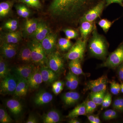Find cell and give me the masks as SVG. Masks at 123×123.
Returning a JSON list of instances; mask_svg holds the SVG:
<instances>
[{"label":"cell","mask_w":123,"mask_h":123,"mask_svg":"<svg viewBox=\"0 0 123 123\" xmlns=\"http://www.w3.org/2000/svg\"><path fill=\"white\" fill-rule=\"evenodd\" d=\"M102 0H53L49 8L51 16L60 21L72 25Z\"/></svg>","instance_id":"cell-1"},{"label":"cell","mask_w":123,"mask_h":123,"mask_svg":"<svg viewBox=\"0 0 123 123\" xmlns=\"http://www.w3.org/2000/svg\"><path fill=\"white\" fill-rule=\"evenodd\" d=\"M108 43L103 36L98 32L95 26L90 39L88 48L91 55L100 59H105L107 55Z\"/></svg>","instance_id":"cell-2"},{"label":"cell","mask_w":123,"mask_h":123,"mask_svg":"<svg viewBox=\"0 0 123 123\" xmlns=\"http://www.w3.org/2000/svg\"><path fill=\"white\" fill-rule=\"evenodd\" d=\"M27 44L31 49L33 63L39 66H47V56L41 43L31 40Z\"/></svg>","instance_id":"cell-3"},{"label":"cell","mask_w":123,"mask_h":123,"mask_svg":"<svg viewBox=\"0 0 123 123\" xmlns=\"http://www.w3.org/2000/svg\"><path fill=\"white\" fill-rule=\"evenodd\" d=\"M87 40L79 38L73 45L68 52L65 55L67 59L72 60L80 59L82 60L86 47Z\"/></svg>","instance_id":"cell-4"},{"label":"cell","mask_w":123,"mask_h":123,"mask_svg":"<svg viewBox=\"0 0 123 123\" xmlns=\"http://www.w3.org/2000/svg\"><path fill=\"white\" fill-rule=\"evenodd\" d=\"M123 63V42L101 65V67L115 68Z\"/></svg>","instance_id":"cell-5"},{"label":"cell","mask_w":123,"mask_h":123,"mask_svg":"<svg viewBox=\"0 0 123 123\" xmlns=\"http://www.w3.org/2000/svg\"><path fill=\"white\" fill-rule=\"evenodd\" d=\"M17 77L14 74L10 73L7 76L1 80L0 83V94H14L17 84Z\"/></svg>","instance_id":"cell-6"},{"label":"cell","mask_w":123,"mask_h":123,"mask_svg":"<svg viewBox=\"0 0 123 123\" xmlns=\"http://www.w3.org/2000/svg\"><path fill=\"white\" fill-rule=\"evenodd\" d=\"M47 66L59 75L64 69V61L59 52L55 50L47 56Z\"/></svg>","instance_id":"cell-7"},{"label":"cell","mask_w":123,"mask_h":123,"mask_svg":"<svg viewBox=\"0 0 123 123\" xmlns=\"http://www.w3.org/2000/svg\"><path fill=\"white\" fill-rule=\"evenodd\" d=\"M106 3L104 0H102L94 7L89 10L80 19L79 23L83 21L94 22L101 16L105 7Z\"/></svg>","instance_id":"cell-8"},{"label":"cell","mask_w":123,"mask_h":123,"mask_svg":"<svg viewBox=\"0 0 123 123\" xmlns=\"http://www.w3.org/2000/svg\"><path fill=\"white\" fill-rule=\"evenodd\" d=\"M108 80L106 75H103L94 80L89 81L87 84L86 91L90 90L91 92H98L106 91Z\"/></svg>","instance_id":"cell-9"},{"label":"cell","mask_w":123,"mask_h":123,"mask_svg":"<svg viewBox=\"0 0 123 123\" xmlns=\"http://www.w3.org/2000/svg\"><path fill=\"white\" fill-rule=\"evenodd\" d=\"M57 38V34L51 32L41 42L47 56L56 50Z\"/></svg>","instance_id":"cell-10"},{"label":"cell","mask_w":123,"mask_h":123,"mask_svg":"<svg viewBox=\"0 0 123 123\" xmlns=\"http://www.w3.org/2000/svg\"><path fill=\"white\" fill-rule=\"evenodd\" d=\"M36 68L33 64H26L15 66L12 70L16 76L27 80L34 72Z\"/></svg>","instance_id":"cell-11"},{"label":"cell","mask_w":123,"mask_h":123,"mask_svg":"<svg viewBox=\"0 0 123 123\" xmlns=\"http://www.w3.org/2000/svg\"><path fill=\"white\" fill-rule=\"evenodd\" d=\"M39 22L36 18H27L23 24L21 30L23 37L30 38L36 31Z\"/></svg>","instance_id":"cell-12"},{"label":"cell","mask_w":123,"mask_h":123,"mask_svg":"<svg viewBox=\"0 0 123 123\" xmlns=\"http://www.w3.org/2000/svg\"><path fill=\"white\" fill-rule=\"evenodd\" d=\"M51 32L50 29L47 24L43 21H39L36 31L30 38L31 40L41 43Z\"/></svg>","instance_id":"cell-13"},{"label":"cell","mask_w":123,"mask_h":123,"mask_svg":"<svg viewBox=\"0 0 123 123\" xmlns=\"http://www.w3.org/2000/svg\"><path fill=\"white\" fill-rule=\"evenodd\" d=\"M23 36L21 31H8L1 34V43L18 44L22 39Z\"/></svg>","instance_id":"cell-14"},{"label":"cell","mask_w":123,"mask_h":123,"mask_svg":"<svg viewBox=\"0 0 123 123\" xmlns=\"http://www.w3.org/2000/svg\"><path fill=\"white\" fill-rule=\"evenodd\" d=\"M18 50V44L1 43L0 53L1 56L5 59H10L16 55Z\"/></svg>","instance_id":"cell-15"},{"label":"cell","mask_w":123,"mask_h":123,"mask_svg":"<svg viewBox=\"0 0 123 123\" xmlns=\"http://www.w3.org/2000/svg\"><path fill=\"white\" fill-rule=\"evenodd\" d=\"M53 99V95L51 93L42 90L36 93L34 98V103L36 105L42 106L50 102Z\"/></svg>","instance_id":"cell-16"},{"label":"cell","mask_w":123,"mask_h":123,"mask_svg":"<svg viewBox=\"0 0 123 123\" xmlns=\"http://www.w3.org/2000/svg\"><path fill=\"white\" fill-rule=\"evenodd\" d=\"M29 88L31 90L37 89L43 81L39 68H36L34 72L27 79Z\"/></svg>","instance_id":"cell-17"},{"label":"cell","mask_w":123,"mask_h":123,"mask_svg":"<svg viewBox=\"0 0 123 123\" xmlns=\"http://www.w3.org/2000/svg\"><path fill=\"white\" fill-rule=\"evenodd\" d=\"M43 81L47 83H53L58 77L57 74L47 66H40Z\"/></svg>","instance_id":"cell-18"},{"label":"cell","mask_w":123,"mask_h":123,"mask_svg":"<svg viewBox=\"0 0 123 123\" xmlns=\"http://www.w3.org/2000/svg\"><path fill=\"white\" fill-rule=\"evenodd\" d=\"M17 84L14 95L15 97H21L25 96L29 89L27 80L17 77Z\"/></svg>","instance_id":"cell-19"},{"label":"cell","mask_w":123,"mask_h":123,"mask_svg":"<svg viewBox=\"0 0 123 123\" xmlns=\"http://www.w3.org/2000/svg\"><path fill=\"white\" fill-rule=\"evenodd\" d=\"M80 23L79 31L81 38L84 40H87L88 36L96 26L95 23L88 21L82 22Z\"/></svg>","instance_id":"cell-20"},{"label":"cell","mask_w":123,"mask_h":123,"mask_svg":"<svg viewBox=\"0 0 123 123\" xmlns=\"http://www.w3.org/2000/svg\"><path fill=\"white\" fill-rule=\"evenodd\" d=\"M60 114L56 110L49 111L42 117V120L44 123H56L61 121Z\"/></svg>","instance_id":"cell-21"},{"label":"cell","mask_w":123,"mask_h":123,"mask_svg":"<svg viewBox=\"0 0 123 123\" xmlns=\"http://www.w3.org/2000/svg\"><path fill=\"white\" fill-rule=\"evenodd\" d=\"M80 98V95L77 92L69 91L62 95V99L64 103L70 106L76 103Z\"/></svg>","instance_id":"cell-22"},{"label":"cell","mask_w":123,"mask_h":123,"mask_svg":"<svg viewBox=\"0 0 123 123\" xmlns=\"http://www.w3.org/2000/svg\"><path fill=\"white\" fill-rule=\"evenodd\" d=\"M6 105L11 113L15 115L20 114L22 111V105L17 99H8L6 101Z\"/></svg>","instance_id":"cell-23"},{"label":"cell","mask_w":123,"mask_h":123,"mask_svg":"<svg viewBox=\"0 0 123 123\" xmlns=\"http://www.w3.org/2000/svg\"><path fill=\"white\" fill-rule=\"evenodd\" d=\"M18 56L20 61L25 63H30L31 62H32L31 51L27 44L21 48L18 52Z\"/></svg>","instance_id":"cell-24"},{"label":"cell","mask_w":123,"mask_h":123,"mask_svg":"<svg viewBox=\"0 0 123 123\" xmlns=\"http://www.w3.org/2000/svg\"><path fill=\"white\" fill-rule=\"evenodd\" d=\"M86 115V102H84L77 106L70 111L66 117L70 119L76 118L80 116L85 115Z\"/></svg>","instance_id":"cell-25"},{"label":"cell","mask_w":123,"mask_h":123,"mask_svg":"<svg viewBox=\"0 0 123 123\" xmlns=\"http://www.w3.org/2000/svg\"><path fill=\"white\" fill-rule=\"evenodd\" d=\"M81 60L80 59L70 60L68 64V66L70 71L74 74L78 76L85 75L82 68L81 62Z\"/></svg>","instance_id":"cell-26"},{"label":"cell","mask_w":123,"mask_h":123,"mask_svg":"<svg viewBox=\"0 0 123 123\" xmlns=\"http://www.w3.org/2000/svg\"><path fill=\"white\" fill-rule=\"evenodd\" d=\"M14 2L13 1L7 0L0 3V17L4 18L9 15L12 8Z\"/></svg>","instance_id":"cell-27"},{"label":"cell","mask_w":123,"mask_h":123,"mask_svg":"<svg viewBox=\"0 0 123 123\" xmlns=\"http://www.w3.org/2000/svg\"><path fill=\"white\" fill-rule=\"evenodd\" d=\"M4 58L1 56L0 57V78L1 80L4 78L10 73L8 65Z\"/></svg>","instance_id":"cell-28"},{"label":"cell","mask_w":123,"mask_h":123,"mask_svg":"<svg viewBox=\"0 0 123 123\" xmlns=\"http://www.w3.org/2000/svg\"><path fill=\"white\" fill-rule=\"evenodd\" d=\"M106 91L98 92H91L90 95L91 99L98 106L102 105L106 94Z\"/></svg>","instance_id":"cell-29"},{"label":"cell","mask_w":123,"mask_h":123,"mask_svg":"<svg viewBox=\"0 0 123 123\" xmlns=\"http://www.w3.org/2000/svg\"><path fill=\"white\" fill-rule=\"evenodd\" d=\"M57 42L58 47L62 51L69 50L73 46L72 43L70 40L67 38H60Z\"/></svg>","instance_id":"cell-30"},{"label":"cell","mask_w":123,"mask_h":123,"mask_svg":"<svg viewBox=\"0 0 123 123\" xmlns=\"http://www.w3.org/2000/svg\"><path fill=\"white\" fill-rule=\"evenodd\" d=\"M18 1L27 7L36 9H39L42 8V4L39 0H18Z\"/></svg>","instance_id":"cell-31"},{"label":"cell","mask_w":123,"mask_h":123,"mask_svg":"<svg viewBox=\"0 0 123 123\" xmlns=\"http://www.w3.org/2000/svg\"><path fill=\"white\" fill-rule=\"evenodd\" d=\"M114 22H111L106 18L99 20L98 22V25L103 30L105 33H107Z\"/></svg>","instance_id":"cell-32"},{"label":"cell","mask_w":123,"mask_h":123,"mask_svg":"<svg viewBox=\"0 0 123 123\" xmlns=\"http://www.w3.org/2000/svg\"><path fill=\"white\" fill-rule=\"evenodd\" d=\"M66 38L69 39H76L79 36V34L77 31L70 28H66L63 30Z\"/></svg>","instance_id":"cell-33"},{"label":"cell","mask_w":123,"mask_h":123,"mask_svg":"<svg viewBox=\"0 0 123 123\" xmlns=\"http://www.w3.org/2000/svg\"><path fill=\"white\" fill-rule=\"evenodd\" d=\"M13 120L5 109L2 108L0 109V123H10Z\"/></svg>","instance_id":"cell-34"},{"label":"cell","mask_w":123,"mask_h":123,"mask_svg":"<svg viewBox=\"0 0 123 123\" xmlns=\"http://www.w3.org/2000/svg\"><path fill=\"white\" fill-rule=\"evenodd\" d=\"M118 116V114L115 110H108L104 112L103 118L105 120H109L116 118Z\"/></svg>","instance_id":"cell-35"},{"label":"cell","mask_w":123,"mask_h":123,"mask_svg":"<svg viewBox=\"0 0 123 123\" xmlns=\"http://www.w3.org/2000/svg\"><path fill=\"white\" fill-rule=\"evenodd\" d=\"M97 105L92 100H88L86 102V115L91 114L97 108Z\"/></svg>","instance_id":"cell-36"},{"label":"cell","mask_w":123,"mask_h":123,"mask_svg":"<svg viewBox=\"0 0 123 123\" xmlns=\"http://www.w3.org/2000/svg\"><path fill=\"white\" fill-rule=\"evenodd\" d=\"M112 102V95L109 92H107L105 95L104 98L103 102L102 103L101 110L109 107Z\"/></svg>","instance_id":"cell-37"},{"label":"cell","mask_w":123,"mask_h":123,"mask_svg":"<svg viewBox=\"0 0 123 123\" xmlns=\"http://www.w3.org/2000/svg\"><path fill=\"white\" fill-rule=\"evenodd\" d=\"M112 107L114 110L119 112H123V98H119L116 99L112 104Z\"/></svg>","instance_id":"cell-38"},{"label":"cell","mask_w":123,"mask_h":123,"mask_svg":"<svg viewBox=\"0 0 123 123\" xmlns=\"http://www.w3.org/2000/svg\"><path fill=\"white\" fill-rule=\"evenodd\" d=\"M111 84V92L112 94L117 95L120 92V84L116 82L115 81L110 82Z\"/></svg>","instance_id":"cell-39"},{"label":"cell","mask_w":123,"mask_h":123,"mask_svg":"<svg viewBox=\"0 0 123 123\" xmlns=\"http://www.w3.org/2000/svg\"><path fill=\"white\" fill-rule=\"evenodd\" d=\"M79 84V79L77 76L72 72V85L70 89V90H73L76 89Z\"/></svg>","instance_id":"cell-40"},{"label":"cell","mask_w":123,"mask_h":123,"mask_svg":"<svg viewBox=\"0 0 123 123\" xmlns=\"http://www.w3.org/2000/svg\"><path fill=\"white\" fill-rule=\"evenodd\" d=\"M87 118L89 121L91 123H101V120L99 116L97 115L92 114L88 115Z\"/></svg>","instance_id":"cell-41"},{"label":"cell","mask_w":123,"mask_h":123,"mask_svg":"<svg viewBox=\"0 0 123 123\" xmlns=\"http://www.w3.org/2000/svg\"><path fill=\"white\" fill-rule=\"evenodd\" d=\"M23 12L22 17L26 19L28 18L31 14L30 10L29 9V7L23 4Z\"/></svg>","instance_id":"cell-42"},{"label":"cell","mask_w":123,"mask_h":123,"mask_svg":"<svg viewBox=\"0 0 123 123\" xmlns=\"http://www.w3.org/2000/svg\"><path fill=\"white\" fill-rule=\"evenodd\" d=\"M66 86L67 88L70 90L72 85V72L70 71L67 74L66 78Z\"/></svg>","instance_id":"cell-43"},{"label":"cell","mask_w":123,"mask_h":123,"mask_svg":"<svg viewBox=\"0 0 123 123\" xmlns=\"http://www.w3.org/2000/svg\"><path fill=\"white\" fill-rule=\"evenodd\" d=\"M106 3V7L109 6L114 3L118 4L123 7V0H104Z\"/></svg>","instance_id":"cell-44"},{"label":"cell","mask_w":123,"mask_h":123,"mask_svg":"<svg viewBox=\"0 0 123 123\" xmlns=\"http://www.w3.org/2000/svg\"><path fill=\"white\" fill-rule=\"evenodd\" d=\"M18 21L16 19H11L7 21L5 23L3 26H18Z\"/></svg>","instance_id":"cell-45"},{"label":"cell","mask_w":123,"mask_h":123,"mask_svg":"<svg viewBox=\"0 0 123 123\" xmlns=\"http://www.w3.org/2000/svg\"><path fill=\"white\" fill-rule=\"evenodd\" d=\"M16 12L17 14L20 17H22L23 9V4L17 5L15 6Z\"/></svg>","instance_id":"cell-46"},{"label":"cell","mask_w":123,"mask_h":123,"mask_svg":"<svg viewBox=\"0 0 123 123\" xmlns=\"http://www.w3.org/2000/svg\"><path fill=\"white\" fill-rule=\"evenodd\" d=\"M38 123V119L33 115L29 116L26 122V123Z\"/></svg>","instance_id":"cell-47"},{"label":"cell","mask_w":123,"mask_h":123,"mask_svg":"<svg viewBox=\"0 0 123 123\" xmlns=\"http://www.w3.org/2000/svg\"><path fill=\"white\" fill-rule=\"evenodd\" d=\"M118 74L119 79L123 81V63L118 67Z\"/></svg>","instance_id":"cell-48"},{"label":"cell","mask_w":123,"mask_h":123,"mask_svg":"<svg viewBox=\"0 0 123 123\" xmlns=\"http://www.w3.org/2000/svg\"><path fill=\"white\" fill-rule=\"evenodd\" d=\"M63 89V86L62 87H56L52 88V91L55 94L57 95L59 94Z\"/></svg>","instance_id":"cell-49"},{"label":"cell","mask_w":123,"mask_h":123,"mask_svg":"<svg viewBox=\"0 0 123 123\" xmlns=\"http://www.w3.org/2000/svg\"><path fill=\"white\" fill-rule=\"evenodd\" d=\"M64 83L63 82L60 81H55L53 82L52 85V88L56 87H62L63 86Z\"/></svg>","instance_id":"cell-50"},{"label":"cell","mask_w":123,"mask_h":123,"mask_svg":"<svg viewBox=\"0 0 123 123\" xmlns=\"http://www.w3.org/2000/svg\"><path fill=\"white\" fill-rule=\"evenodd\" d=\"M68 123H80V122L78 120L76 119V118H70V119L69 120Z\"/></svg>","instance_id":"cell-51"},{"label":"cell","mask_w":123,"mask_h":123,"mask_svg":"<svg viewBox=\"0 0 123 123\" xmlns=\"http://www.w3.org/2000/svg\"><path fill=\"white\" fill-rule=\"evenodd\" d=\"M120 92L123 93V82H121L120 84Z\"/></svg>","instance_id":"cell-52"}]
</instances>
